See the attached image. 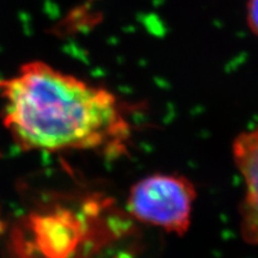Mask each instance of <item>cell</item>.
<instances>
[{"instance_id": "obj_3", "label": "cell", "mask_w": 258, "mask_h": 258, "mask_svg": "<svg viewBox=\"0 0 258 258\" xmlns=\"http://www.w3.org/2000/svg\"><path fill=\"white\" fill-rule=\"evenodd\" d=\"M232 152L244 182L240 232L247 243L258 245V125L238 135Z\"/></svg>"}, {"instance_id": "obj_4", "label": "cell", "mask_w": 258, "mask_h": 258, "mask_svg": "<svg viewBox=\"0 0 258 258\" xmlns=\"http://www.w3.org/2000/svg\"><path fill=\"white\" fill-rule=\"evenodd\" d=\"M247 22L249 28L258 37V0H249L247 3Z\"/></svg>"}, {"instance_id": "obj_1", "label": "cell", "mask_w": 258, "mask_h": 258, "mask_svg": "<svg viewBox=\"0 0 258 258\" xmlns=\"http://www.w3.org/2000/svg\"><path fill=\"white\" fill-rule=\"evenodd\" d=\"M2 117L19 147L63 150L124 148L129 125L114 93L42 61L0 80Z\"/></svg>"}, {"instance_id": "obj_2", "label": "cell", "mask_w": 258, "mask_h": 258, "mask_svg": "<svg viewBox=\"0 0 258 258\" xmlns=\"http://www.w3.org/2000/svg\"><path fill=\"white\" fill-rule=\"evenodd\" d=\"M196 189L179 175L148 176L133 185L128 208L137 220L183 235L191 222Z\"/></svg>"}]
</instances>
